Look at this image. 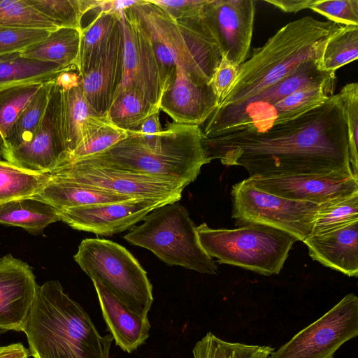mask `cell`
I'll list each match as a JSON object with an SVG mask.
<instances>
[{
    "label": "cell",
    "mask_w": 358,
    "mask_h": 358,
    "mask_svg": "<svg viewBox=\"0 0 358 358\" xmlns=\"http://www.w3.org/2000/svg\"><path fill=\"white\" fill-rule=\"evenodd\" d=\"M206 148L210 161L242 166L250 178L354 175L338 94L265 132L206 138Z\"/></svg>",
    "instance_id": "obj_1"
},
{
    "label": "cell",
    "mask_w": 358,
    "mask_h": 358,
    "mask_svg": "<svg viewBox=\"0 0 358 358\" xmlns=\"http://www.w3.org/2000/svg\"><path fill=\"white\" fill-rule=\"evenodd\" d=\"M343 25L306 16L290 22L238 66L236 78L212 114L234 108L275 84L302 63L320 60L327 42Z\"/></svg>",
    "instance_id": "obj_2"
},
{
    "label": "cell",
    "mask_w": 358,
    "mask_h": 358,
    "mask_svg": "<svg viewBox=\"0 0 358 358\" xmlns=\"http://www.w3.org/2000/svg\"><path fill=\"white\" fill-rule=\"evenodd\" d=\"M22 331L34 358H109L113 341L110 334H99L57 280L38 285Z\"/></svg>",
    "instance_id": "obj_3"
},
{
    "label": "cell",
    "mask_w": 358,
    "mask_h": 358,
    "mask_svg": "<svg viewBox=\"0 0 358 358\" xmlns=\"http://www.w3.org/2000/svg\"><path fill=\"white\" fill-rule=\"evenodd\" d=\"M206 138L199 126L168 123L163 136L155 143L128 134L111 148L85 159L185 187L211 162Z\"/></svg>",
    "instance_id": "obj_4"
},
{
    "label": "cell",
    "mask_w": 358,
    "mask_h": 358,
    "mask_svg": "<svg viewBox=\"0 0 358 358\" xmlns=\"http://www.w3.org/2000/svg\"><path fill=\"white\" fill-rule=\"evenodd\" d=\"M132 8L152 43L165 90L174 79L176 66L210 84L221 52L203 14L176 20L148 0H141Z\"/></svg>",
    "instance_id": "obj_5"
},
{
    "label": "cell",
    "mask_w": 358,
    "mask_h": 358,
    "mask_svg": "<svg viewBox=\"0 0 358 358\" xmlns=\"http://www.w3.org/2000/svg\"><path fill=\"white\" fill-rule=\"evenodd\" d=\"M196 230L204 251L220 264L266 276L280 272L293 244L299 241L285 231L262 224L228 229H213L203 223Z\"/></svg>",
    "instance_id": "obj_6"
},
{
    "label": "cell",
    "mask_w": 358,
    "mask_h": 358,
    "mask_svg": "<svg viewBox=\"0 0 358 358\" xmlns=\"http://www.w3.org/2000/svg\"><path fill=\"white\" fill-rule=\"evenodd\" d=\"M124 235L129 243L150 250L171 266L215 275V262L201 247L196 226L178 201L160 206Z\"/></svg>",
    "instance_id": "obj_7"
},
{
    "label": "cell",
    "mask_w": 358,
    "mask_h": 358,
    "mask_svg": "<svg viewBox=\"0 0 358 358\" xmlns=\"http://www.w3.org/2000/svg\"><path fill=\"white\" fill-rule=\"evenodd\" d=\"M73 259L92 280L99 282L138 315L148 316L154 300L152 285L124 247L107 239L85 238Z\"/></svg>",
    "instance_id": "obj_8"
},
{
    "label": "cell",
    "mask_w": 358,
    "mask_h": 358,
    "mask_svg": "<svg viewBox=\"0 0 358 358\" xmlns=\"http://www.w3.org/2000/svg\"><path fill=\"white\" fill-rule=\"evenodd\" d=\"M232 218L241 224H262L303 242L311 235L320 205L282 198L255 187L247 179L232 187Z\"/></svg>",
    "instance_id": "obj_9"
},
{
    "label": "cell",
    "mask_w": 358,
    "mask_h": 358,
    "mask_svg": "<svg viewBox=\"0 0 358 358\" xmlns=\"http://www.w3.org/2000/svg\"><path fill=\"white\" fill-rule=\"evenodd\" d=\"M357 336L358 297L350 293L268 358H334L344 343Z\"/></svg>",
    "instance_id": "obj_10"
},
{
    "label": "cell",
    "mask_w": 358,
    "mask_h": 358,
    "mask_svg": "<svg viewBox=\"0 0 358 358\" xmlns=\"http://www.w3.org/2000/svg\"><path fill=\"white\" fill-rule=\"evenodd\" d=\"M52 178L72 181L133 199L166 200L182 197L183 186L145 175L115 169L87 159L62 166L49 173Z\"/></svg>",
    "instance_id": "obj_11"
},
{
    "label": "cell",
    "mask_w": 358,
    "mask_h": 358,
    "mask_svg": "<svg viewBox=\"0 0 358 358\" xmlns=\"http://www.w3.org/2000/svg\"><path fill=\"white\" fill-rule=\"evenodd\" d=\"M55 80L45 114L31 139L0 152L6 162L31 172L50 173L69 159L62 124V89Z\"/></svg>",
    "instance_id": "obj_12"
},
{
    "label": "cell",
    "mask_w": 358,
    "mask_h": 358,
    "mask_svg": "<svg viewBox=\"0 0 358 358\" xmlns=\"http://www.w3.org/2000/svg\"><path fill=\"white\" fill-rule=\"evenodd\" d=\"M120 21L124 36V69L117 92L124 88H134L149 103L159 108L165 87L150 38L132 7L123 11Z\"/></svg>",
    "instance_id": "obj_13"
},
{
    "label": "cell",
    "mask_w": 358,
    "mask_h": 358,
    "mask_svg": "<svg viewBox=\"0 0 358 358\" xmlns=\"http://www.w3.org/2000/svg\"><path fill=\"white\" fill-rule=\"evenodd\" d=\"M257 1L208 0L204 19L220 50L238 66L246 60L253 31Z\"/></svg>",
    "instance_id": "obj_14"
},
{
    "label": "cell",
    "mask_w": 358,
    "mask_h": 358,
    "mask_svg": "<svg viewBox=\"0 0 358 358\" xmlns=\"http://www.w3.org/2000/svg\"><path fill=\"white\" fill-rule=\"evenodd\" d=\"M171 203L166 200L136 199L59 210L61 221L71 228L97 235L111 236L143 220L155 209Z\"/></svg>",
    "instance_id": "obj_15"
},
{
    "label": "cell",
    "mask_w": 358,
    "mask_h": 358,
    "mask_svg": "<svg viewBox=\"0 0 358 358\" xmlns=\"http://www.w3.org/2000/svg\"><path fill=\"white\" fill-rule=\"evenodd\" d=\"M37 287L27 263L10 254L0 259V334L23 331Z\"/></svg>",
    "instance_id": "obj_16"
},
{
    "label": "cell",
    "mask_w": 358,
    "mask_h": 358,
    "mask_svg": "<svg viewBox=\"0 0 358 358\" xmlns=\"http://www.w3.org/2000/svg\"><path fill=\"white\" fill-rule=\"evenodd\" d=\"M255 187L295 201L323 204L358 192V177L342 175H302L278 178H250Z\"/></svg>",
    "instance_id": "obj_17"
},
{
    "label": "cell",
    "mask_w": 358,
    "mask_h": 358,
    "mask_svg": "<svg viewBox=\"0 0 358 358\" xmlns=\"http://www.w3.org/2000/svg\"><path fill=\"white\" fill-rule=\"evenodd\" d=\"M218 103L210 84L197 80L176 66L174 79L162 94L159 110L169 115L173 122L200 127Z\"/></svg>",
    "instance_id": "obj_18"
},
{
    "label": "cell",
    "mask_w": 358,
    "mask_h": 358,
    "mask_svg": "<svg viewBox=\"0 0 358 358\" xmlns=\"http://www.w3.org/2000/svg\"><path fill=\"white\" fill-rule=\"evenodd\" d=\"M124 69V36L120 19L108 45L88 71L79 75L84 96L100 116L105 117L120 87Z\"/></svg>",
    "instance_id": "obj_19"
},
{
    "label": "cell",
    "mask_w": 358,
    "mask_h": 358,
    "mask_svg": "<svg viewBox=\"0 0 358 358\" xmlns=\"http://www.w3.org/2000/svg\"><path fill=\"white\" fill-rule=\"evenodd\" d=\"M303 243L314 261L349 277H357L358 221L310 235Z\"/></svg>",
    "instance_id": "obj_20"
},
{
    "label": "cell",
    "mask_w": 358,
    "mask_h": 358,
    "mask_svg": "<svg viewBox=\"0 0 358 358\" xmlns=\"http://www.w3.org/2000/svg\"><path fill=\"white\" fill-rule=\"evenodd\" d=\"M96 292L103 317L115 344L131 353L149 337L148 316L131 310L96 280H92Z\"/></svg>",
    "instance_id": "obj_21"
},
{
    "label": "cell",
    "mask_w": 358,
    "mask_h": 358,
    "mask_svg": "<svg viewBox=\"0 0 358 358\" xmlns=\"http://www.w3.org/2000/svg\"><path fill=\"white\" fill-rule=\"evenodd\" d=\"M62 113L64 136L69 155L89 132L108 122L105 117L92 109L80 85L62 90Z\"/></svg>",
    "instance_id": "obj_22"
},
{
    "label": "cell",
    "mask_w": 358,
    "mask_h": 358,
    "mask_svg": "<svg viewBox=\"0 0 358 358\" xmlns=\"http://www.w3.org/2000/svg\"><path fill=\"white\" fill-rule=\"evenodd\" d=\"M34 196L50 203L59 210L136 199L92 186L52 178Z\"/></svg>",
    "instance_id": "obj_23"
},
{
    "label": "cell",
    "mask_w": 358,
    "mask_h": 358,
    "mask_svg": "<svg viewBox=\"0 0 358 358\" xmlns=\"http://www.w3.org/2000/svg\"><path fill=\"white\" fill-rule=\"evenodd\" d=\"M58 221H61L59 210L34 196L0 203V224L20 227L32 234H41Z\"/></svg>",
    "instance_id": "obj_24"
},
{
    "label": "cell",
    "mask_w": 358,
    "mask_h": 358,
    "mask_svg": "<svg viewBox=\"0 0 358 358\" xmlns=\"http://www.w3.org/2000/svg\"><path fill=\"white\" fill-rule=\"evenodd\" d=\"M76 70L57 64L24 57L21 52L0 55V90L10 87L55 80L65 71Z\"/></svg>",
    "instance_id": "obj_25"
},
{
    "label": "cell",
    "mask_w": 358,
    "mask_h": 358,
    "mask_svg": "<svg viewBox=\"0 0 358 358\" xmlns=\"http://www.w3.org/2000/svg\"><path fill=\"white\" fill-rule=\"evenodd\" d=\"M336 79L299 90L275 103L262 120L257 133L294 119L321 105L334 94Z\"/></svg>",
    "instance_id": "obj_26"
},
{
    "label": "cell",
    "mask_w": 358,
    "mask_h": 358,
    "mask_svg": "<svg viewBox=\"0 0 358 358\" xmlns=\"http://www.w3.org/2000/svg\"><path fill=\"white\" fill-rule=\"evenodd\" d=\"M81 31L59 28L50 31L43 40L21 51V54L29 59L57 64L78 71Z\"/></svg>",
    "instance_id": "obj_27"
},
{
    "label": "cell",
    "mask_w": 358,
    "mask_h": 358,
    "mask_svg": "<svg viewBox=\"0 0 358 358\" xmlns=\"http://www.w3.org/2000/svg\"><path fill=\"white\" fill-rule=\"evenodd\" d=\"M121 17L99 10L94 19L87 27H83L79 75L90 70L103 54Z\"/></svg>",
    "instance_id": "obj_28"
},
{
    "label": "cell",
    "mask_w": 358,
    "mask_h": 358,
    "mask_svg": "<svg viewBox=\"0 0 358 358\" xmlns=\"http://www.w3.org/2000/svg\"><path fill=\"white\" fill-rule=\"evenodd\" d=\"M160 110L134 88L119 90L106 115L107 120L125 131L134 130L151 114Z\"/></svg>",
    "instance_id": "obj_29"
},
{
    "label": "cell",
    "mask_w": 358,
    "mask_h": 358,
    "mask_svg": "<svg viewBox=\"0 0 358 358\" xmlns=\"http://www.w3.org/2000/svg\"><path fill=\"white\" fill-rule=\"evenodd\" d=\"M53 81L43 83L0 143V152L15 149L31 139L45 114Z\"/></svg>",
    "instance_id": "obj_30"
},
{
    "label": "cell",
    "mask_w": 358,
    "mask_h": 358,
    "mask_svg": "<svg viewBox=\"0 0 358 358\" xmlns=\"http://www.w3.org/2000/svg\"><path fill=\"white\" fill-rule=\"evenodd\" d=\"M50 180L49 173L31 172L0 161V203L35 196Z\"/></svg>",
    "instance_id": "obj_31"
},
{
    "label": "cell",
    "mask_w": 358,
    "mask_h": 358,
    "mask_svg": "<svg viewBox=\"0 0 358 358\" xmlns=\"http://www.w3.org/2000/svg\"><path fill=\"white\" fill-rule=\"evenodd\" d=\"M58 28L81 31V20L88 11L98 9L100 0H27Z\"/></svg>",
    "instance_id": "obj_32"
},
{
    "label": "cell",
    "mask_w": 358,
    "mask_h": 358,
    "mask_svg": "<svg viewBox=\"0 0 358 358\" xmlns=\"http://www.w3.org/2000/svg\"><path fill=\"white\" fill-rule=\"evenodd\" d=\"M268 345L229 342L208 332L195 344L194 358H268L274 351Z\"/></svg>",
    "instance_id": "obj_33"
},
{
    "label": "cell",
    "mask_w": 358,
    "mask_h": 358,
    "mask_svg": "<svg viewBox=\"0 0 358 358\" xmlns=\"http://www.w3.org/2000/svg\"><path fill=\"white\" fill-rule=\"evenodd\" d=\"M358 57V26L345 25L327 42L320 69L335 71Z\"/></svg>",
    "instance_id": "obj_34"
},
{
    "label": "cell",
    "mask_w": 358,
    "mask_h": 358,
    "mask_svg": "<svg viewBox=\"0 0 358 358\" xmlns=\"http://www.w3.org/2000/svg\"><path fill=\"white\" fill-rule=\"evenodd\" d=\"M358 221V192L320 205L311 235L320 234Z\"/></svg>",
    "instance_id": "obj_35"
},
{
    "label": "cell",
    "mask_w": 358,
    "mask_h": 358,
    "mask_svg": "<svg viewBox=\"0 0 358 358\" xmlns=\"http://www.w3.org/2000/svg\"><path fill=\"white\" fill-rule=\"evenodd\" d=\"M0 27L49 31L59 29L27 0H0Z\"/></svg>",
    "instance_id": "obj_36"
},
{
    "label": "cell",
    "mask_w": 358,
    "mask_h": 358,
    "mask_svg": "<svg viewBox=\"0 0 358 358\" xmlns=\"http://www.w3.org/2000/svg\"><path fill=\"white\" fill-rule=\"evenodd\" d=\"M42 85L28 83L0 90V143Z\"/></svg>",
    "instance_id": "obj_37"
},
{
    "label": "cell",
    "mask_w": 358,
    "mask_h": 358,
    "mask_svg": "<svg viewBox=\"0 0 358 358\" xmlns=\"http://www.w3.org/2000/svg\"><path fill=\"white\" fill-rule=\"evenodd\" d=\"M127 136V131L107 122L89 132L70 154L64 165L105 151Z\"/></svg>",
    "instance_id": "obj_38"
},
{
    "label": "cell",
    "mask_w": 358,
    "mask_h": 358,
    "mask_svg": "<svg viewBox=\"0 0 358 358\" xmlns=\"http://www.w3.org/2000/svg\"><path fill=\"white\" fill-rule=\"evenodd\" d=\"M338 94L348 129L349 161L353 174L358 176V83L346 84Z\"/></svg>",
    "instance_id": "obj_39"
},
{
    "label": "cell",
    "mask_w": 358,
    "mask_h": 358,
    "mask_svg": "<svg viewBox=\"0 0 358 358\" xmlns=\"http://www.w3.org/2000/svg\"><path fill=\"white\" fill-rule=\"evenodd\" d=\"M309 8L329 21L358 26V0H315Z\"/></svg>",
    "instance_id": "obj_40"
},
{
    "label": "cell",
    "mask_w": 358,
    "mask_h": 358,
    "mask_svg": "<svg viewBox=\"0 0 358 358\" xmlns=\"http://www.w3.org/2000/svg\"><path fill=\"white\" fill-rule=\"evenodd\" d=\"M52 31L0 27V55L21 52L45 38Z\"/></svg>",
    "instance_id": "obj_41"
},
{
    "label": "cell",
    "mask_w": 358,
    "mask_h": 358,
    "mask_svg": "<svg viewBox=\"0 0 358 358\" xmlns=\"http://www.w3.org/2000/svg\"><path fill=\"white\" fill-rule=\"evenodd\" d=\"M176 20L203 15L208 0H148Z\"/></svg>",
    "instance_id": "obj_42"
},
{
    "label": "cell",
    "mask_w": 358,
    "mask_h": 358,
    "mask_svg": "<svg viewBox=\"0 0 358 358\" xmlns=\"http://www.w3.org/2000/svg\"><path fill=\"white\" fill-rule=\"evenodd\" d=\"M238 69V66L230 63L224 55H221V59L210 83L219 102L234 83Z\"/></svg>",
    "instance_id": "obj_43"
},
{
    "label": "cell",
    "mask_w": 358,
    "mask_h": 358,
    "mask_svg": "<svg viewBox=\"0 0 358 358\" xmlns=\"http://www.w3.org/2000/svg\"><path fill=\"white\" fill-rule=\"evenodd\" d=\"M159 111L151 114L138 128L127 131V133L146 143H154L159 141L164 133L159 120Z\"/></svg>",
    "instance_id": "obj_44"
},
{
    "label": "cell",
    "mask_w": 358,
    "mask_h": 358,
    "mask_svg": "<svg viewBox=\"0 0 358 358\" xmlns=\"http://www.w3.org/2000/svg\"><path fill=\"white\" fill-rule=\"evenodd\" d=\"M141 0H100V11L117 17H121L126 9L138 3Z\"/></svg>",
    "instance_id": "obj_45"
},
{
    "label": "cell",
    "mask_w": 358,
    "mask_h": 358,
    "mask_svg": "<svg viewBox=\"0 0 358 358\" xmlns=\"http://www.w3.org/2000/svg\"><path fill=\"white\" fill-rule=\"evenodd\" d=\"M285 13H296L309 8L315 0H265Z\"/></svg>",
    "instance_id": "obj_46"
},
{
    "label": "cell",
    "mask_w": 358,
    "mask_h": 358,
    "mask_svg": "<svg viewBox=\"0 0 358 358\" xmlns=\"http://www.w3.org/2000/svg\"><path fill=\"white\" fill-rule=\"evenodd\" d=\"M29 350L22 343L0 346V358H29Z\"/></svg>",
    "instance_id": "obj_47"
},
{
    "label": "cell",
    "mask_w": 358,
    "mask_h": 358,
    "mask_svg": "<svg viewBox=\"0 0 358 358\" xmlns=\"http://www.w3.org/2000/svg\"><path fill=\"white\" fill-rule=\"evenodd\" d=\"M55 81L63 90H66L79 85L80 76L73 71H65L59 74Z\"/></svg>",
    "instance_id": "obj_48"
}]
</instances>
